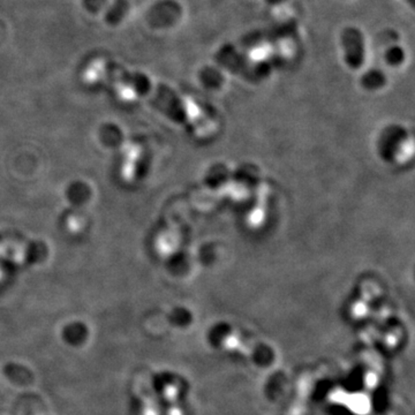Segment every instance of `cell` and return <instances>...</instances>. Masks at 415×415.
<instances>
[{"mask_svg":"<svg viewBox=\"0 0 415 415\" xmlns=\"http://www.w3.org/2000/svg\"><path fill=\"white\" fill-rule=\"evenodd\" d=\"M340 58L344 65L353 72H359L367 65L368 42L364 31L355 26H347L340 31Z\"/></svg>","mask_w":415,"mask_h":415,"instance_id":"1","label":"cell"},{"mask_svg":"<svg viewBox=\"0 0 415 415\" xmlns=\"http://www.w3.org/2000/svg\"><path fill=\"white\" fill-rule=\"evenodd\" d=\"M7 377L16 384L26 385L33 382V374L31 370L20 364H9L4 369Z\"/></svg>","mask_w":415,"mask_h":415,"instance_id":"2","label":"cell"},{"mask_svg":"<svg viewBox=\"0 0 415 415\" xmlns=\"http://www.w3.org/2000/svg\"><path fill=\"white\" fill-rule=\"evenodd\" d=\"M383 57H384L386 66L394 67V68L403 65L404 61L406 59L405 50L401 48V46H390L385 48Z\"/></svg>","mask_w":415,"mask_h":415,"instance_id":"3","label":"cell"},{"mask_svg":"<svg viewBox=\"0 0 415 415\" xmlns=\"http://www.w3.org/2000/svg\"><path fill=\"white\" fill-rule=\"evenodd\" d=\"M386 78L382 72L379 71H370L369 73H364L362 76V86L367 91H377L384 87L386 83Z\"/></svg>","mask_w":415,"mask_h":415,"instance_id":"4","label":"cell"}]
</instances>
